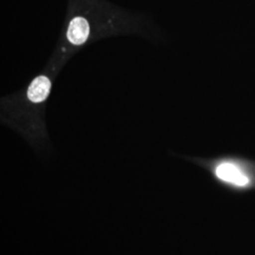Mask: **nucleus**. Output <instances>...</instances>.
Instances as JSON below:
<instances>
[{
  "mask_svg": "<svg viewBox=\"0 0 255 255\" xmlns=\"http://www.w3.org/2000/svg\"><path fill=\"white\" fill-rule=\"evenodd\" d=\"M90 34V26L86 19L82 16L74 17L67 27L66 37L74 46L84 44Z\"/></svg>",
  "mask_w": 255,
  "mask_h": 255,
  "instance_id": "f03ea898",
  "label": "nucleus"
},
{
  "mask_svg": "<svg viewBox=\"0 0 255 255\" xmlns=\"http://www.w3.org/2000/svg\"><path fill=\"white\" fill-rule=\"evenodd\" d=\"M213 173L219 182L237 188H246L255 182V164L235 157H223L213 164Z\"/></svg>",
  "mask_w": 255,
  "mask_h": 255,
  "instance_id": "f257e3e1",
  "label": "nucleus"
},
{
  "mask_svg": "<svg viewBox=\"0 0 255 255\" xmlns=\"http://www.w3.org/2000/svg\"><path fill=\"white\" fill-rule=\"evenodd\" d=\"M51 90V82L44 75L36 77L28 86L27 99L33 103H41L46 101Z\"/></svg>",
  "mask_w": 255,
  "mask_h": 255,
  "instance_id": "7ed1b4c3",
  "label": "nucleus"
}]
</instances>
